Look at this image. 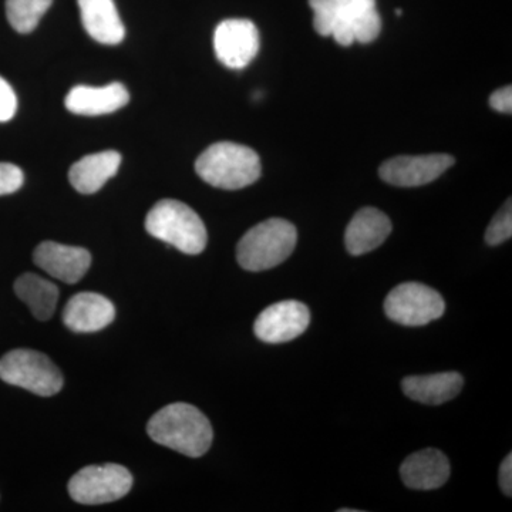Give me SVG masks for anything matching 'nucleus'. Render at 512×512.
Here are the masks:
<instances>
[{
	"label": "nucleus",
	"instance_id": "14",
	"mask_svg": "<svg viewBox=\"0 0 512 512\" xmlns=\"http://www.w3.org/2000/svg\"><path fill=\"white\" fill-rule=\"evenodd\" d=\"M130 101L126 86L111 83L104 87L76 86L67 94L64 104L77 116H104L123 109Z\"/></svg>",
	"mask_w": 512,
	"mask_h": 512
},
{
	"label": "nucleus",
	"instance_id": "2",
	"mask_svg": "<svg viewBox=\"0 0 512 512\" xmlns=\"http://www.w3.org/2000/svg\"><path fill=\"white\" fill-rule=\"evenodd\" d=\"M195 171L205 183L221 190H241L261 177V160L252 148L221 141L198 157Z\"/></svg>",
	"mask_w": 512,
	"mask_h": 512
},
{
	"label": "nucleus",
	"instance_id": "28",
	"mask_svg": "<svg viewBox=\"0 0 512 512\" xmlns=\"http://www.w3.org/2000/svg\"><path fill=\"white\" fill-rule=\"evenodd\" d=\"M333 2H335L340 8V6L345 5V3L350 2V0H333Z\"/></svg>",
	"mask_w": 512,
	"mask_h": 512
},
{
	"label": "nucleus",
	"instance_id": "9",
	"mask_svg": "<svg viewBox=\"0 0 512 512\" xmlns=\"http://www.w3.org/2000/svg\"><path fill=\"white\" fill-rule=\"evenodd\" d=\"M311 323V312L298 301L276 302L255 320L256 338L265 343H285L301 336Z\"/></svg>",
	"mask_w": 512,
	"mask_h": 512
},
{
	"label": "nucleus",
	"instance_id": "18",
	"mask_svg": "<svg viewBox=\"0 0 512 512\" xmlns=\"http://www.w3.org/2000/svg\"><path fill=\"white\" fill-rule=\"evenodd\" d=\"M120 164L121 156L117 151L90 154L72 165L69 171L70 183L80 194H94L117 174Z\"/></svg>",
	"mask_w": 512,
	"mask_h": 512
},
{
	"label": "nucleus",
	"instance_id": "12",
	"mask_svg": "<svg viewBox=\"0 0 512 512\" xmlns=\"http://www.w3.org/2000/svg\"><path fill=\"white\" fill-rule=\"evenodd\" d=\"M33 261L53 278L66 284H77L89 271L92 255L84 248L46 241L35 249Z\"/></svg>",
	"mask_w": 512,
	"mask_h": 512
},
{
	"label": "nucleus",
	"instance_id": "3",
	"mask_svg": "<svg viewBox=\"0 0 512 512\" xmlns=\"http://www.w3.org/2000/svg\"><path fill=\"white\" fill-rule=\"evenodd\" d=\"M146 229L151 237L177 248L183 254L198 255L207 247L208 234L204 222L184 202H157L148 212Z\"/></svg>",
	"mask_w": 512,
	"mask_h": 512
},
{
	"label": "nucleus",
	"instance_id": "1",
	"mask_svg": "<svg viewBox=\"0 0 512 512\" xmlns=\"http://www.w3.org/2000/svg\"><path fill=\"white\" fill-rule=\"evenodd\" d=\"M147 433L161 446L191 458L204 456L214 439L210 420L188 403L168 404L154 414L148 421Z\"/></svg>",
	"mask_w": 512,
	"mask_h": 512
},
{
	"label": "nucleus",
	"instance_id": "4",
	"mask_svg": "<svg viewBox=\"0 0 512 512\" xmlns=\"http://www.w3.org/2000/svg\"><path fill=\"white\" fill-rule=\"evenodd\" d=\"M298 231L291 222L271 218L249 229L237 247L238 264L251 272L268 271L291 256Z\"/></svg>",
	"mask_w": 512,
	"mask_h": 512
},
{
	"label": "nucleus",
	"instance_id": "6",
	"mask_svg": "<svg viewBox=\"0 0 512 512\" xmlns=\"http://www.w3.org/2000/svg\"><path fill=\"white\" fill-rule=\"evenodd\" d=\"M133 476L119 464L84 467L69 483V494L76 503L100 505L121 500L130 493Z\"/></svg>",
	"mask_w": 512,
	"mask_h": 512
},
{
	"label": "nucleus",
	"instance_id": "17",
	"mask_svg": "<svg viewBox=\"0 0 512 512\" xmlns=\"http://www.w3.org/2000/svg\"><path fill=\"white\" fill-rule=\"evenodd\" d=\"M86 32L101 45L116 46L126 37L114 0H77Z\"/></svg>",
	"mask_w": 512,
	"mask_h": 512
},
{
	"label": "nucleus",
	"instance_id": "26",
	"mask_svg": "<svg viewBox=\"0 0 512 512\" xmlns=\"http://www.w3.org/2000/svg\"><path fill=\"white\" fill-rule=\"evenodd\" d=\"M490 106L493 107L494 110L500 111V113L511 114L512 87H503V89L497 90V92L491 94Z\"/></svg>",
	"mask_w": 512,
	"mask_h": 512
},
{
	"label": "nucleus",
	"instance_id": "23",
	"mask_svg": "<svg viewBox=\"0 0 512 512\" xmlns=\"http://www.w3.org/2000/svg\"><path fill=\"white\" fill-rule=\"evenodd\" d=\"M309 5L315 18H313V26L320 36L332 35L333 25L338 18L339 6L333 0H309Z\"/></svg>",
	"mask_w": 512,
	"mask_h": 512
},
{
	"label": "nucleus",
	"instance_id": "15",
	"mask_svg": "<svg viewBox=\"0 0 512 512\" xmlns=\"http://www.w3.org/2000/svg\"><path fill=\"white\" fill-rule=\"evenodd\" d=\"M392 229V221L384 212L373 207L362 208L346 228V249L353 256L375 251L389 238Z\"/></svg>",
	"mask_w": 512,
	"mask_h": 512
},
{
	"label": "nucleus",
	"instance_id": "19",
	"mask_svg": "<svg viewBox=\"0 0 512 512\" xmlns=\"http://www.w3.org/2000/svg\"><path fill=\"white\" fill-rule=\"evenodd\" d=\"M464 379L460 373L444 372L436 375L409 376L403 379V392L407 397L429 406L450 402L463 389Z\"/></svg>",
	"mask_w": 512,
	"mask_h": 512
},
{
	"label": "nucleus",
	"instance_id": "7",
	"mask_svg": "<svg viewBox=\"0 0 512 512\" xmlns=\"http://www.w3.org/2000/svg\"><path fill=\"white\" fill-rule=\"evenodd\" d=\"M446 302L439 292L430 286L406 282L396 286L384 301V312L393 322L404 326L429 325L441 318Z\"/></svg>",
	"mask_w": 512,
	"mask_h": 512
},
{
	"label": "nucleus",
	"instance_id": "16",
	"mask_svg": "<svg viewBox=\"0 0 512 512\" xmlns=\"http://www.w3.org/2000/svg\"><path fill=\"white\" fill-rule=\"evenodd\" d=\"M450 461L436 448H424L407 457L400 467L403 483L412 490H436L450 478Z\"/></svg>",
	"mask_w": 512,
	"mask_h": 512
},
{
	"label": "nucleus",
	"instance_id": "22",
	"mask_svg": "<svg viewBox=\"0 0 512 512\" xmlns=\"http://www.w3.org/2000/svg\"><path fill=\"white\" fill-rule=\"evenodd\" d=\"M512 237V207L511 200L505 202L500 212L493 218L485 232V241L491 247L503 244Z\"/></svg>",
	"mask_w": 512,
	"mask_h": 512
},
{
	"label": "nucleus",
	"instance_id": "20",
	"mask_svg": "<svg viewBox=\"0 0 512 512\" xmlns=\"http://www.w3.org/2000/svg\"><path fill=\"white\" fill-rule=\"evenodd\" d=\"M15 292L36 319L52 318L59 301V288L53 282L35 274H23L16 279Z\"/></svg>",
	"mask_w": 512,
	"mask_h": 512
},
{
	"label": "nucleus",
	"instance_id": "21",
	"mask_svg": "<svg viewBox=\"0 0 512 512\" xmlns=\"http://www.w3.org/2000/svg\"><path fill=\"white\" fill-rule=\"evenodd\" d=\"M53 0H6V16L16 32H33L52 6Z\"/></svg>",
	"mask_w": 512,
	"mask_h": 512
},
{
	"label": "nucleus",
	"instance_id": "11",
	"mask_svg": "<svg viewBox=\"0 0 512 512\" xmlns=\"http://www.w3.org/2000/svg\"><path fill=\"white\" fill-rule=\"evenodd\" d=\"M382 32V19L376 9V0H350L340 6L333 25L332 36L340 46L355 42H375Z\"/></svg>",
	"mask_w": 512,
	"mask_h": 512
},
{
	"label": "nucleus",
	"instance_id": "13",
	"mask_svg": "<svg viewBox=\"0 0 512 512\" xmlns=\"http://www.w3.org/2000/svg\"><path fill=\"white\" fill-rule=\"evenodd\" d=\"M116 318L113 303L100 293L74 295L63 311V322L76 333H92L107 328Z\"/></svg>",
	"mask_w": 512,
	"mask_h": 512
},
{
	"label": "nucleus",
	"instance_id": "25",
	"mask_svg": "<svg viewBox=\"0 0 512 512\" xmlns=\"http://www.w3.org/2000/svg\"><path fill=\"white\" fill-rule=\"evenodd\" d=\"M16 111H18V97L15 90L3 77H0V123L12 120Z\"/></svg>",
	"mask_w": 512,
	"mask_h": 512
},
{
	"label": "nucleus",
	"instance_id": "8",
	"mask_svg": "<svg viewBox=\"0 0 512 512\" xmlns=\"http://www.w3.org/2000/svg\"><path fill=\"white\" fill-rule=\"evenodd\" d=\"M215 55L229 69H245L259 52V32L248 19H228L214 33Z\"/></svg>",
	"mask_w": 512,
	"mask_h": 512
},
{
	"label": "nucleus",
	"instance_id": "5",
	"mask_svg": "<svg viewBox=\"0 0 512 512\" xmlns=\"http://www.w3.org/2000/svg\"><path fill=\"white\" fill-rule=\"evenodd\" d=\"M0 379L37 396H55L63 389V376L43 353L16 349L0 359Z\"/></svg>",
	"mask_w": 512,
	"mask_h": 512
},
{
	"label": "nucleus",
	"instance_id": "10",
	"mask_svg": "<svg viewBox=\"0 0 512 512\" xmlns=\"http://www.w3.org/2000/svg\"><path fill=\"white\" fill-rule=\"evenodd\" d=\"M453 165L454 158L448 154L403 156L387 160L380 167L379 173L387 184L412 188L433 183Z\"/></svg>",
	"mask_w": 512,
	"mask_h": 512
},
{
	"label": "nucleus",
	"instance_id": "24",
	"mask_svg": "<svg viewBox=\"0 0 512 512\" xmlns=\"http://www.w3.org/2000/svg\"><path fill=\"white\" fill-rule=\"evenodd\" d=\"M25 183V174L18 165L0 163V197L19 191Z\"/></svg>",
	"mask_w": 512,
	"mask_h": 512
},
{
	"label": "nucleus",
	"instance_id": "27",
	"mask_svg": "<svg viewBox=\"0 0 512 512\" xmlns=\"http://www.w3.org/2000/svg\"><path fill=\"white\" fill-rule=\"evenodd\" d=\"M500 487L507 497L512 494V454L504 458L500 467Z\"/></svg>",
	"mask_w": 512,
	"mask_h": 512
}]
</instances>
